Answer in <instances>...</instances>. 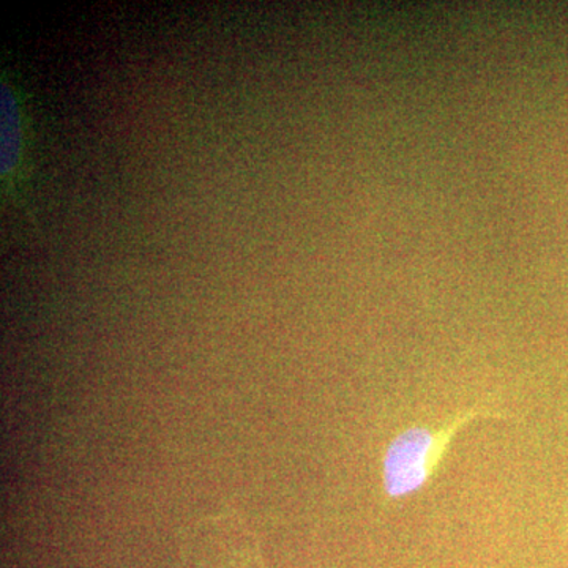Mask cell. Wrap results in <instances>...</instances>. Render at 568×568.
Masks as SVG:
<instances>
[{
  "label": "cell",
  "mask_w": 568,
  "mask_h": 568,
  "mask_svg": "<svg viewBox=\"0 0 568 568\" xmlns=\"http://www.w3.org/2000/svg\"><path fill=\"white\" fill-rule=\"evenodd\" d=\"M487 406L470 407L443 425L410 426L387 446L383 462V485L388 499H403L425 487L446 458L459 429L478 417L497 416Z\"/></svg>",
  "instance_id": "obj_1"
},
{
  "label": "cell",
  "mask_w": 568,
  "mask_h": 568,
  "mask_svg": "<svg viewBox=\"0 0 568 568\" xmlns=\"http://www.w3.org/2000/svg\"><path fill=\"white\" fill-rule=\"evenodd\" d=\"M211 537L220 548L211 568H267L256 537L241 518L223 523Z\"/></svg>",
  "instance_id": "obj_2"
}]
</instances>
